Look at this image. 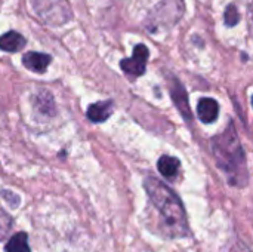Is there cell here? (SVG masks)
I'll return each instance as SVG.
<instances>
[{"mask_svg": "<svg viewBox=\"0 0 253 252\" xmlns=\"http://www.w3.org/2000/svg\"><path fill=\"white\" fill-rule=\"evenodd\" d=\"M113 113V102L111 101H104V102H95L89 105L86 116L90 122L93 123H101L105 122Z\"/></svg>", "mask_w": 253, "mask_h": 252, "instance_id": "9", "label": "cell"}, {"mask_svg": "<svg viewBox=\"0 0 253 252\" xmlns=\"http://www.w3.org/2000/svg\"><path fill=\"white\" fill-rule=\"evenodd\" d=\"M50 61L52 58L42 52H28L22 56V64L34 73H44Z\"/></svg>", "mask_w": 253, "mask_h": 252, "instance_id": "7", "label": "cell"}, {"mask_svg": "<svg viewBox=\"0 0 253 252\" xmlns=\"http://www.w3.org/2000/svg\"><path fill=\"white\" fill-rule=\"evenodd\" d=\"M212 150L218 166L228 175L231 184L243 186L248 183L246 156L233 123L212 138Z\"/></svg>", "mask_w": 253, "mask_h": 252, "instance_id": "1", "label": "cell"}, {"mask_svg": "<svg viewBox=\"0 0 253 252\" xmlns=\"http://www.w3.org/2000/svg\"><path fill=\"white\" fill-rule=\"evenodd\" d=\"M34 9L44 22L53 27L71 19V9L67 0H34Z\"/></svg>", "mask_w": 253, "mask_h": 252, "instance_id": "4", "label": "cell"}, {"mask_svg": "<svg viewBox=\"0 0 253 252\" xmlns=\"http://www.w3.org/2000/svg\"><path fill=\"white\" fill-rule=\"evenodd\" d=\"M4 251L6 252H31L30 251V247H28V238H27V233L19 232V233L13 235V236L9 239V242L6 244Z\"/></svg>", "mask_w": 253, "mask_h": 252, "instance_id": "12", "label": "cell"}, {"mask_svg": "<svg viewBox=\"0 0 253 252\" xmlns=\"http://www.w3.org/2000/svg\"><path fill=\"white\" fill-rule=\"evenodd\" d=\"M144 186L151 202L159 209L166 226L172 232L170 235L172 236L187 235L188 232L187 215H185V209L179 198L165 183L159 181L154 177H148Z\"/></svg>", "mask_w": 253, "mask_h": 252, "instance_id": "2", "label": "cell"}, {"mask_svg": "<svg viewBox=\"0 0 253 252\" xmlns=\"http://www.w3.org/2000/svg\"><path fill=\"white\" fill-rule=\"evenodd\" d=\"M148 55H150V50L145 45L139 43L135 46L133 49V55L130 58H126L120 62V67L122 70L129 74V76H135V77H139L145 73V68H147V59H148Z\"/></svg>", "mask_w": 253, "mask_h": 252, "instance_id": "5", "label": "cell"}, {"mask_svg": "<svg viewBox=\"0 0 253 252\" xmlns=\"http://www.w3.org/2000/svg\"><path fill=\"white\" fill-rule=\"evenodd\" d=\"M12 227V218L0 208V241L7 235Z\"/></svg>", "mask_w": 253, "mask_h": 252, "instance_id": "14", "label": "cell"}, {"mask_svg": "<svg viewBox=\"0 0 253 252\" xmlns=\"http://www.w3.org/2000/svg\"><path fill=\"white\" fill-rule=\"evenodd\" d=\"M25 39L16 31H7L0 36V49L6 52H18L25 46Z\"/></svg>", "mask_w": 253, "mask_h": 252, "instance_id": "10", "label": "cell"}, {"mask_svg": "<svg viewBox=\"0 0 253 252\" xmlns=\"http://www.w3.org/2000/svg\"><path fill=\"white\" fill-rule=\"evenodd\" d=\"M197 114L203 123H212L218 119L219 105L212 98H203V100H200V102L197 105Z\"/></svg>", "mask_w": 253, "mask_h": 252, "instance_id": "8", "label": "cell"}, {"mask_svg": "<svg viewBox=\"0 0 253 252\" xmlns=\"http://www.w3.org/2000/svg\"><path fill=\"white\" fill-rule=\"evenodd\" d=\"M179 160L172 156H162L157 162L159 172L166 178H173L179 171Z\"/></svg>", "mask_w": 253, "mask_h": 252, "instance_id": "11", "label": "cell"}, {"mask_svg": "<svg viewBox=\"0 0 253 252\" xmlns=\"http://www.w3.org/2000/svg\"><path fill=\"white\" fill-rule=\"evenodd\" d=\"M169 92L172 95V100L175 102V105L178 107V110L181 111V114L190 122L191 120V110H190V104H188V95L185 88L179 83V80H176L175 77L170 76L169 79Z\"/></svg>", "mask_w": 253, "mask_h": 252, "instance_id": "6", "label": "cell"}, {"mask_svg": "<svg viewBox=\"0 0 253 252\" xmlns=\"http://www.w3.org/2000/svg\"><path fill=\"white\" fill-rule=\"evenodd\" d=\"M184 0H162L148 15L145 28L159 33L172 28L184 15Z\"/></svg>", "mask_w": 253, "mask_h": 252, "instance_id": "3", "label": "cell"}, {"mask_svg": "<svg viewBox=\"0 0 253 252\" xmlns=\"http://www.w3.org/2000/svg\"><path fill=\"white\" fill-rule=\"evenodd\" d=\"M224 19H225V24L228 27H234L239 24L240 21V13L237 10V7L234 4H230L227 9H225V15H224Z\"/></svg>", "mask_w": 253, "mask_h": 252, "instance_id": "13", "label": "cell"}]
</instances>
